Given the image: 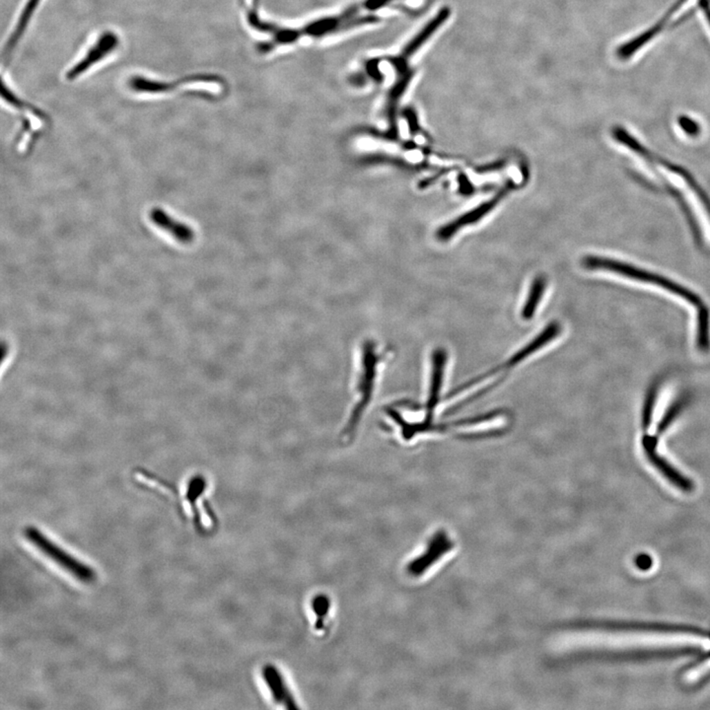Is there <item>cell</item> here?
<instances>
[{
    "label": "cell",
    "instance_id": "obj_1",
    "mask_svg": "<svg viewBox=\"0 0 710 710\" xmlns=\"http://www.w3.org/2000/svg\"><path fill=\"white\" fill-rule=\"evenodd\" d=\"M385 352H381L372 341H364L361 347V364L355 383V400L348 420L343 428V438H354L365 409L369 405L376 386L378 369L383 363Z\"/></svg>",
    "mask_w": 710,
    "mask_h": 710
},
{
    "label": "cell",
    "instance_id": "obj_2",
    "mask_svg": "<svg viewBox=\"0 0 710 710\" xmlns=\"http://www.w3.org/2000/svg\"><path fill=\"white\" fill-rule=\"evenodd\" d=\"M127 86L130 93L136 96L171 95L174 93H205L216 90L212 86H221L219 80L206 75H191L178 80L152 79L142 74H132L128 77Z\"/></svg>",
    "mask_w": 710,
    "mask_h": 710
},
{
    "label": "cell",
    "instance_id": "obj_3",
    "mask_svg": "<svg viewBox=\"0 0 710 710\" xmlns=\"http://www.w3.org/2000/svg\"><path fill=\"white\" fill-rule=\"evenodd\" d=\"M582 265L587 270H608V272H616V274H622V276L636 279V281H642V283L654 284V285L660 286V287L668 290V292L674 293L678 296H681L682 298L686 299L687 301L693 304V305L698 306V309L704 306L702 300L696 293L689 290L688 288L684 287V286L680 285V284L674 283V281L666 278V277L653 274V272H647V270L638 269V267H633V265L598 256H584L582 258Z\"/></svg>",
    "mask_w": 710,
    "mask_h": 710
},
{
    "label": "cell",
    "instance_id": "obj_4",
    "mask_svg": "<svg viewBox=\"0 0 710 710\" xmlns=\"http://www.w3.org/2000/svg\"><path fill=\"white\" fill-rule=\"evenodd\" d=\"M121 47V38L118 32L111 29L100 32L70 64L64 73V77L70 82L82 79L116 56Z\"/></svg>",
    "mask_w": 710,
    "mask_h": 710
},
{
    "label": "cell",
    "instance_id": "obj_5",
    "mask_svg": "<svg viewBox=\"0 0 710 710\" xmlns=\"http://www.w3.org/2000/svg\"><path fill=\"white\" fill-rule=\"evenodd\" d=\"M25 536L27 540L39 551H42L45 556L56 562L59 567L63 568L66 572L75 577L77 580L83 583L93 582L96 578V574L88 565H84L81 561L73 558L71 554L66 553L63 549L48 539L42 532L34 527H28L25 530Z\"/></svg>",
    "mask_w": 710,
    "mask_h": 710
},
{
    "label": "cell",
    "instance_id": "obj_6",
    "mask_svg": "<svg viewBox=\"0 0 710 710\" xmlns=\"http://www.w3.org/2000/svg\"><path fill=\"white\" fill-rule=\"evenodd\" d=\"M2 98L21 116V132L17 139L18 148L27 150L33 143L32 141L45 130L48 125L47 116L38 108L21 99L9 83H6V79L2 80Z\"/></svg>",
    "mask_w": 710,
    "mask_h": 710
},
{
    "label": "cell",
    "instance_id": "obj_7",
    "mask_svg": "<svg viewBox=\"0 0 710 710\" xmlns=\"http://www.w3.org/2000/svg\"><path fill=\"white\" fill-rule=\"evenodd\" d=\"M558 629H605V631H648L663 632H684L696 636H710L709 632L703 631L696 627L686 625H670L655 624H638V622H600V620H581V622H565L558 625Z\"/></svg>",
    "mask_w": 710,
    "mask_h": 710
},
{
    "label": "cell",
    "instance_id": "obj_8",
    "mask_svg": "<svg viewBox=\"0 0 710 710\" xmlns=\"http://www.w3.org/2000/svg\"><path fill=\"white\" fill-rule=\"evenodd\" d=\"M611 134H613V139H617V141L618 142H620V143L625 144V146H627V148H631V150H633L634 152L638 153V154L641 155V156L645 157V159H647L648 161L656 162V163L662 164L664 167H665V168H667L668 170L675 172V173H677L678 175H680L682 178H684V180H686L687 182H688L689 187H691V189L693 190V191H696L698 198L700 199V201H702L703 205H704L705 210H707V212H709L710 214L709 199H707V196H705L704 192H702V190L700 189V187H698V184H696L695 179L691 177V176L689 175L688 172L684 170V169L681 168V167L675 166V165L669 163L668 161L662 159V158L655 157V155L652 154V153H650L649 151L645 150V148H643V146L641 145V144L639 143L638 141H636V139H634L633 137H632L631 135L627 132V130H624V128L620 127L613 128Z\"/></svg>",
    "mask_w": 710,
    "mask_h": 710
},
{
    "label": "cell",
    "instance_id": "obj_9",
    "mask_svg": "<svg viewBox=\"0 0 710 710\" xmlns=\"http://www.w3.org/2000/svg\"><path fill=\"white\" fill-rule=\"evenodd\" d=\"M452 547V540L444 531L434 534L423 554L407 565V574L414 577L420 576L427 571L434 563H436L440 556L451 551Z\"/></svg>",
    "mask_w": 710,
    "mask_h": 710
},
{
    "label": "cell",
    "instance_id": "obj_10",
    "mask_svg": "<svg viewBox=\"0 0 710 710\" xmlns=\"http://www.w3.org/2000/svg\"><path fill=\"white\" fill-rule=\"evenodd\" d=\"M511 190V185H508L505 189L501 190L496 196H494L490 201H485L476 207L475 210H471V212L465 213L461 216L458 217L457 219L450 222V223L446 224L443 227L439 229L437 231L436 236L440 241H447V240L452 238V236L456 234L458 231L461 230V228L465 226L471 225V224L476 223L483 219L487 213L494 210L496 206L500 203L501 199L503 196Z\"/></svg>",
    "mask_w": 710,
    "mask_h": 710
},
{
    "label": "cell",
    "instance_id": "obj_11",
    "mask_svg": "<svg viewBox=\"0 0 710 710\" xmlns=\"http://www.w3.org/2000/svg\"><path fill=\"white\" fill-rule=\"evenodd\" d=\"M43 1V0H25L21 10L18 13L17 19L9 34L8 43L4 49L3 57L6 61H8L14 54L15 50L21 42L23 37L27 33V30Z\"/></svg>",
    "mask_w": 710,
    "mask_h": 710
},
{
    "label": "cell",
    "instance_id": "obj_12",
    "mask_svg": "<svg viewBox=\"0 0 710 710\" xmlns=\"http://www.w3.org/2000/svg\"><path fill=\"white\" fill-rule=\"evenodd\" d=\"M263 678L269 689L270 695L277 704L283 705L287 709L298 707L292 691L286 684L285 679L276 666L272 665V664L265 665L263 668Z\"/></svg>",
    "mask_w": 710,
    "mask_h": 710
},
{
    "label": "cell",
    "instance_id": "obj_13",
    "mask_svg": "<svg viewBox=\"0 0 710 710\" xmlns=\"http://www.w3.org/2000/svg\"><path fill=\"white\" fill-rule=\"evenodd\" d=\"M655 446H656V443H655L654 439L645 435V438H643V448H645V453H647L652 464L661 471L662 475L665 476L670 480V483H672L678 489L684 492H691L693 489V483L689 478L682 476L679 471H676L660 455L657 454L656 451H655L656 450Z\"/></svg>",
    "mask_w": 710,
    "mask_h": 710
},
{
    "label": "cell",
    "instance_id": "obj_14",
    "mask_svg": "<svg viewBox=\"0 0 710 710\" xmlns=\"http://www.w3.org/2000/svg\"><path fill=\"white\" fill-rule=\"evenodd\" d=\"M151 214V221L156 227L161 230L166 231L169 235L173 236L177 241L187 243L192 239V233L189 227L183 224L182 222L176 221L167 212L160 210H153Z\"/></svg>",
    "mask_w": 710,
    "mask_h": 710
},
{
    "label": "cell",
    "instance_id": "obj_15",
    "mask_svg": "<svg viewBox=\"0 0 710 710\" xmlns=\"http://www.w3.org/2000/svg\"><path fill=\"white\" fill-rule=\"evenodd\" d=\"M449 15H450V10L448 8H444L439 11L438 14L435 16V18L421 30L420 33L414 37V40L405 47L403 57H409L414 54L430 37L434 35L436 30L440 28L444 22L448 19Z\"/></svg>",
    "mask_w": 710,
    "mask_h": 710
},
{
    "label": "cell",
    "instance_id": "obj_16",
    "mask_svg": "<svg viewBox=\"0 0 710 710\" xmlns=\"http://www.w3.org/2000/svg\"><path fill=\"white\" fill-rule=\"evenodd\" d=\"M671 16L667 13V15L664 16L660 21L657 23V24H655L654 26L651 27L649 30H647V31H645V33L636 37L633 40L625 43V45H620V49L618 50V56L622 59H629V57H632V54H633L634 52H638L639 49H641L642 45H645V43L649 42L653 37L658 35V34L660 33L661 30L665 27L666 23H667L669 18Z\"/></svg>",
    "mask_w": 710,
    "mask_h": 710
},
{
    "label": "cell",
    "instance_id": "obj_17",
    "mask_svg": "<svg viewBox=\"0 0 710 710\" xmlns=\"http://www.w3.org/2000/svg\"><path fill=\"white\" fill-rule=\"evenodd\" d=\"M546 287V277L540 276L534 279L530 292H529L528 298H527L523 311H522V316H523L524 319H532L534 314H535L540 300H542Z\"/></svg>",
    "mask_w": 710,
    "mask_h": 710
},
{
    "label": "cell",
    "instance_id": "obj_18",
    "mask_svg": "<svg viewBox=\"0 0 710 710\" xmlns=\"http://www.w3.org/2000/svg\"><path fill=\"white\" fill-rule=\"evenodd\" d=\"M698 345L702 352H707L710 347V316L707 306L698 309Z\"/></svg>",
    "mask_w": 710,
    "mask_h": 710
},
{
    "label": "cell",
    "instance_id": "obj_19",
    "mask_svg": "<svg viewBox=\"0 0 710 710\" xmlns=\"http://www.w3.org/2000/svg\"><path fill=\"white\" fill-rule=\"evenodd\" d=\"M312 611L315 615V629L322 631L326 625V620L331 611V600L325 594H319L313 598Z\"/></svg>",
    "mask_w": 710,
    "mask_h": 710
},
{
    "label": "cell",
    "instance_id": "obj_20",
    "mask_svg": "<svg viewBox=\"0 0 710 710\" xmlns=\"http://www.w3.org/2000/svg\"><path fill=\"white\" fill-rule=\"evenodd\" d=\"M680 127L684 130V134L689 136H698L700 132V127L696 121L688 116H681L678 120Z\"/></svg>",
    "mask_w": 710,
    "mask_h": 710
},
{
    "label": "cell",
    "instance_id": "obj_21",
    "mask_svg": "<svg viewBox=\"0 0 710 710\" xmlns=\"http://www.w3.org/2000/svg\"><path fill=\"white\" fill-rule=\"evenodd\" d=\"M652 561L647 556H640L636 560V565L641 569H648L651 565Z\"/></svg>",
    "mask_w": 710,
    "mask_h": 710
},
{
    "label": "cell",
    "instance_id": "obj_22",
    "mask_svg": "<svg viewBox=\"0 0 710 710\" xmlns=\"http://www.w3.org/2000/svg\"><path fill=\"white\" fill-rule=\"evenodd\" d=\"M700 8L704 12L705 17L710 25V6L709 0H700Z\"/></svg>",
    "mask_w": 710,
    "mask_h": 710
}]
</instances>
